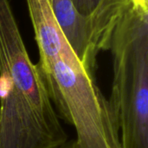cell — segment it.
I'll return each mask as SVG.
<instances>
[{"mask_svg": "<svg viewBox=\"0 0 148 148\" xmlns=\"http://www.w3.org/2000/svg\"><path fill=\"white\" fill-rule=\"evenodd\" d=\"M53 15L80 62L95 72L96 56L108 49L111 34L95 22L81 16L70 0H49Z\"/></svg>", "mask_w": 148, "mask_h": 148, "instance_id": "3957f363", "label": "cell"}, {"mask_svg": "<svg viewBox=\"0 0 148 148\" xmlns=\"http://www.w3.org/2000/svg\"><path fill=\"white\" fill-rule=\"evenodd\" d=\"M77 12L98 23L112 35L122 13L133 3L131 0H70Z\"/></svg>", "mask_w": 148, "mask_h": 148, "instance_id": "5b68a950", "label": "cell"}, {"mask_svg": "<svg viewBox=\"0 0 148 148\" xmlns=\"http://www.w3.org/2000/svg\"><path fill=\"white\" fill-rule=\"evenodd\" d=\"M133 4L148 11V0H131Z\"/></svg>", "mask_w": 148, "mask_h": 148, "instance_id": "8992f818", "label": "cell"}, {"mask_svg": "<svg viewBox=\"0 0 148 148\" xmlns=\"http://www.w3.org/2000/svg\"><path fill=\"white\" fill-rule=\"evenodd\" d=\"M26 1L39 49V61H47L60 55L73 54L74 51L53 15L49 0Z\"/></svg>", "mask_w": 148, "mask_h": 148, "instance_id": "277c9868", "label": "cell"}, {"mask_svg": "<svg viewBox=\"0 0 148 148\" xmlns=\"http://www.w3.org/2000/svg\"><path fill=\"white\" fill-rule=\"evenodd\" d=\"M114 78L110 108L122 148H148V11L133 3L117 21L108 45Z\"/></svg>", "mask_w": 148, "mask_h": 148, "instance_id": "7a4b0ae2", "label": "cell"}, {"mask_svg": "<svg viewBox=\"0 0 148 148\" xmlns=\"http://www.w3.org/2000/svg\"><path fill=\"white\" fill-rule=\"evenodd\" d=\"M57 148H78V146L75 142V140H68L63 145L60 146Z\"/></svg>", "mask_w": 148, "mask_h": 148, "instance_id": "52a82bcc", "label": "cell"}, {"mask_svg": "<svg viewBox=\"0 0 148 148\" xmlns=\"http://www.w3.org/2000/svg\"><path fill=\"white\" fill-rule=\"evenodd\" d=\"M0 148H57L69 140L9 0H0Z\"/></svg>", "mask_w": 148, "mask_h": 148, "instance_id": "6da1fadb", "label": "cell"}]
</instances>
